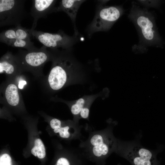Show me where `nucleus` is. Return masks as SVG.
I'll list each match as a JSON object with an SVG mask.
<instances>
[{
    "label": "nucleus",
    "mask_w": 165,
    "mask_h": 165,
    "mask_svg": "<svg viewBox=\"0 0 165 165\" xmlns=\"http://www.w3.org/2000/svg\"><path fill=\"white\" fill-rule=\"evenodd\" d=\"M50 50L52 54V64L48 76V83L51 89L57 90L67 84L75 65L67 56L66 51L61 52L57 50Z\"/></svg>",
    "instance_id": "1"
},
{
    "label": "nucleus",
    "mask_w": 165,
    "mask_h": 165,
    "mask_svg": "<svg viewBox=\"0 0 165 165\" xmlns=\"http://www.w3.org/2000/svg\"><path fill=\"white\" fill-rule=\"evenodd\" d=\"M128 16L139 33L141 45H143L144 48L153 45L156 41V33L152 13L134 2Z\"/></svg>",
    "instance_id": "2"
},
{
    "label": "nucleus",
    "mask_w": 165,
    "mask_h": 165,
    "mask_svg": "<svg viewBox=\"0 0 165 165\" xmlns=\"http://www.w3.org/2000/svg\"><path fill=\"white\" fill-rule=\"evenodd\" d=\"M52 53L43 46L40 48L26 50H20L14 55L17 62L22 70L33 72L39 71L45 64L51 60Z\"/></svg>",
    "instance_id": "3"
},
{
    "label": "nucleus",
    "mask_w": 165,
    "mask_h": 165,
    "mask_svg": "<svg viewBox=\"0 0 165 165\" xmlns=\"http://www.w3.org/2000/svg\"><path fill=\"white\" fill-rule=\"evenodd\" d=\"M123 10L120 6H105L98 9L88 28L89 35L94 32L108 30L122 15Z\"/></svg>",
    "instance_id": "4"
},
{
    "label": "nucleus",
    "mask_w": 165,
    "mask_h": 165,
    "mask_svg": "<svg viewBox=\"0 0 165 165\" xmlns=\"http://www.w3.org/2000/svg\"><path fill=\"white\" fill-rule=\"evenodd\" d=\"M157 154L135 141L126 142L123 146V156L132 165H160Z\"/></svg>",
    "instance_id": "5"
},
{
    "label": "nucleus",
    "mask_w": 165,
    "mask_h": 165,
    "mask_svg": "<svg viewBox=\"0 0 165 165\" xmlns=\"http://www.w3.org/2000/svg\"><path fill=\"white\" fill-rule=\"evenodd\" d=\"M25 0H0V26L20 25L26 16Z\"/></svg>",
    "instance_id": "6"
},
{
    "label": "nucleus",
    "mask_w": 165,
    "mask_h": 165,
    "mask_svg": "<svg viewBox=\"0 0 165 165\" xmlns=\"http://www.w3.org/2000/svg\"><path fill=\"white\" fill-rule=\"evenodd\" d=\"M28 31L31 36L49 49L55 50L62 48L67 50L71 48L75 41V37L66 35L61 30L54 33L31 29Z\"/></svg>",
    "instance_id": "7"
},
{
    "label": "nucleus",
    "mask_w": 165,
    "mask_h": 165,
    "mask_svg": "<svg viewBox=\"0 0 165 165\" xmlns=\"http://www.w3.org/2000/svg\"><path fill=\"white\" fill-rule=\"evenodd\" d=\"M56 0H34L31 10V16L34 18V21L31 29L35 30L38 20L45 18L50 13L55 12V5Z\"/></svg>",
    "instance_id": "8"
},
{
    "label": "nucleus",
    "mask_w": 165,
    "mask_h": 165,
    "mask_svg": "<svg viewBox=\"0 0 165 165\" xmlns=\"http://www.w3.org/2000/svg\"><path fill=\"white\" fill-rule=\"evenodd\" d=\"M22 70L19 66L14 55L11 52H7L2 56L0 60V73L13 75Z\"/></svg>",
    "instance_id": "9"
},
{
    "label": "nucleus",
    "mask_w": 165,
    "mask_h": 165,
    "mask_svg": "<svg viewBox=\"0 0 165 165\" xmlns=\"http://www.w3.org/2000/svg\"><path fill=\"white\" fill-rule=\"evenodd\" d=\"M84 0H62L60 2L59 6L56 8L55 12L64 11L70 18L74 24L78 10L81 4Z\"/></svg>",
    "instance_id": "10"
},
{
    "label": "nucleus",
    "mask_w": 165,
    "mask_h": 165,
    "mask_svg": "<svg viewBox=\"0 0 165 165\" xmlns=\"http://www.w3.org/2000/svg\"><path fill=\"white\" fill-rule=\"evenodd\" d=\"M5 98L8 103L12 106H16L20 102L21 98L17 86L10 83L6 87L4 91Z\"/></svg>",
    "instance_id": "11"
},
{
    "label": "nucleus",
    "mask_w": 165,
    "mask_h": 165,
    "mask_svg": "<svg viewBox=\"0 0 165 165\" xmlns=\"http://www.w3.org/2000/svg\"><path fill=\"white\" fill-rule=\"evenodd\" d=\"M2 42L13 47L21 48L27 50L34 49L36 47L31 40L15 39L5 40Z\"/></svg>",
    "instance_id": "12"
},
{
    "label": "nucleus",
    "mask_w": 165,
    "mask_h": 165,
    "mask_svg": "<svg viewBox=\"0 0 165 165\" xmlns=\"http://www.w3.org/2000/svg\"><path fill=\"white\" fill-rule=\"evenodd\" d=\"M112 141L111 140L103 143L98 145L94 146L93 149L94 155L96 156L99 157L102 155L106 156L110 150V147L112 146Z\"/></svg>",
    "instance_id": "13"
},
{
    "label": "nucleus",
    "mask_w": 165,
    "mask_h": 165,
    "mask_svg": "<svg viewBox=\"0 0 165 165\" xmlns=\"http://www.w3.org/2000/svg\"><path fill=\"white\" fill-rule=\"evenodd\" d=\"M31 153L40 159L44 158L46 156L45 148L41 140L38 138L35 140L34 147L31 150Z\"/></svg>",
    "instance_id": "14"
},
{
    "label": "nucleus",
    "mask_w": 165,
    "mask_h": 165,
    "mask_svg": "<svg viewBox=\"0 0 165 165\" xmlns=\"http://www.w3.org/2000/svg\"><path fill=\"white\" fill-rule=\"evenodd\" d=\"M87 99L85 98H81L76 101L71 108V111L72 114L75 115L79 114L82 109L84 107Z\"/></svg>",
    "instance_id": "15"
},
{
    "label": "nucleus",
    "mask_w": 165,
    "mask_h": 165,
    "mask_svg": "<svg viewBox=\"0 0 165 165\" xmlns=\"http://www.w3.org/2000/svg\"><path fill=\"white\" fill-rule=\"evenodd\" d=\"M69 129V127L68 126L64 127H60L54 129V131L56 133H59L60 136L62 138H68L70 135L68 131Z\"/></svg>",
    "instance_id": "16"
},
{
    "label": "nucleus",
    "mask_w": 165,
    "mask_h": 165,
    "mask_svg": "<svg viewBox=\"0 0 165 165\" xmlns=\"http://www.w3.org/2000/svg\"><path fill=\"white\" fill-rule=\"evenodd\" d=\"M104 141L102 137L99 134L94 135L91 139L90 142L91 144L94 146L100 144Z\"/></svg>",
    "instance_id": "17"
},
{
    "label": "nucleus",
    "mask_w": 165,
    "mask_h": 165,
    "mask_svg": "<svg viewBox=\"0 0 165 165\" xmlns=\"http://www.w3.org/2000/svg\"><path fill=\"white\" fill-rule=\"evenodd\" d=\"M11 159L7 154H3L0 158V165H11Z\"/></svg>",
    "instance_id": "18"
},
{
    "label": "nucleus",
    "mask_w": 165,
    "mask_h": 165,
    "mask_svg": "<svg viewBox=\"0 0 165 165\" xmlns=\"http://www.w3.org/2000/svg\"><path fill=\"white\" fill-rule=\"evenodd\" d=\"M61 121L56 119H53L50 122V125L53 129L61 127Z\"/></svg>",
    "instance_id": "19"
},
{
    "label": "nucleus",
    "mask_w": 165,
    "mask_h": 165,
    "mask_svg": "<svg viewBox=\"0 0 165 165\" xmlns=\"http://www.w3.org/2000/svg\"><path fill=\"white\" fill-rule=\"evenodd\" d=\"M89 113V109L87 107H84L80 111V114L82 118L86 119L88 117Z\"/></svg>",
    "instance_id": "20"
},
{
    "label": "nucleus",
    "mask_w": 165,
    "mask_h": 165,
    "mask_svg": "<svg viewBox=\"0 0 165 165\" xmlns=\"http://www.w3.org/2000/svg\"><path fill=\"white\" fill-rule=\"evenodd\" d=\"M57 165H70L68 160L64 158H60L57 161Z\"/></svg>",
    "instance_id": "21"
},
{
    "label": "nucleus",
    "mask_w": 165,
    "mask_h": 165,
    "mask_svg": "<svg viewBox=\"0 0 165 165\" xmlns=\"http://www.w3.org/2000/svg\"><path fill=\"white\" fill-rule=\"evenodd\" d=\"M26 82L24 80H20L19 81L18 87L20 89H22L24 86L26 84Z\"/></svg>",
    "instance_id": "22"
}]
</instances>
